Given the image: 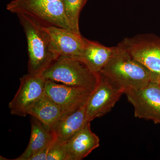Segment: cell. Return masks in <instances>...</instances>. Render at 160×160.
Wrapping results in <instances>:
<instances>
[{"instance_id":"cell-19","label":"cell","mask_w":160,"mask_h":160,"mask_svg":"<svg viewBox=\"0 0 160 160\" xmlns=\"http://www.w3.org/2000/svg\"><path fill=\"white\" fill-rule=\"evenodd\" d=\"M153 74V76H152V81H155L157 82L158 83L159 85L160 86V75L154 74Z\"/></svg>"},{"instance_id":"cell-6","label":"cell","mask_w":160,"mask_h":160,"mask_svg":"<svg viewBox=\"0 0 160 160\" xmlns=\"http://www.w3.org/2000/svg\"><path fill=\"white\" fill-rule=\"evenodd\" d=\"M97 86L86 104V118L91 122L111 111L124 93L122 88L102 73Z\"/></svg>"},{"instance_id":"cell-17","label":"cell","mask_w":160,"mask_h":160,"mask_svg":"<svg viewBox=\"0 0 160 160\" xmlns=\"http://www.w3.org/2000/svg\"><path fill=\"white\" fill-rule=\"evenodd\" d=\"M66 143L57 138L52 145L46 160H68Z\"/></svg>"},{"instance_id":"cell-8","label":"cell","mask_w":160,"mask_h":160,"mask_svg":"<svg viewBox=\"0 0 160 160\" xmlns=\"http://www.w3.org/2000/svg\"><path fill=\"white\" fill-rule=\"evenodd\" d=\"M46 79L43 74L28 73L20 78V85L9 103L12 115L25 117L32 106L45 94Z\"/></svg>"},{"instance_id":"cell-4","label":"cell","mask_w":160,"mask_h":160,"mask_svg":"<svg viewBox=\"0 0 160 160\" xmlns=\"http://www.w3.org/2000/svg\"><path fill=\"white\" fill-rule=\"evenodd\" d=\"M6 9L15 14L34 18L44 26H54L72 30L64 11L62 0H12Z\"/></svg>"},{"instance_id":"cell-5","label":"cell","mask_w":160,"mask_h":160,"mask_svg":"<svg viewBox=\"0 0 160 160\" xmlns=\"http://www.w3.org/2000/svg\"><path fill=\"white\" fill-rule=\"evenodd\" d=\"M152 74L160 75V38L152 34L126 38L118 45Z\"/></svg>"},{"instance_id":"cell-10","label":"cell","mask_w":160,"mask_h":160,"mask_svg":"<svg viewBox=\"0 0 160 160\" xmlns=\"http://www.w3.org/2000/svg\"><path fill=\"white\" fill-rule=\"evenodd\" d=\"M60 56L79 58L82 57L86 38L81 33L54 26H44Z\"/></svg>"},{"instance_id":"cell-2","label":"cell","mask_w":160,"mask_h":160,"mask_svg":"<svg viewBox=\"0 0 160 160\" xmlns=\"http://www.w3.org/2000/svg\"><path fill=\"white\" fill-rule=\"evenodd\" d=\"M116 48L114 55L100 73L122 88L124 93L143 88L152 81L151 72L124 49L118 46Z\"/></svg>"},{"instance_id":"cell-15","label":"cell","mask_w":160,"mask_h":160,"mask_svg":"<svg viewBox=\"0 0 160 160\" xmlns=\"http://www.w3.org/2000/svg\"><path fill=\"white\" fill-rule=\"evenodd\" d=\"M28 115L38 119L54 130L62 116V112L59 107L45 93L30 108Z\"/></svg>"},{"instance_id":"cell-18","label":"cell","mask_w":160,"mask_h":160,"mask_svg":"<svg viewBox=\"0 0 160 160\" xmlns=\"http://www.w3.org/2000/svg\"><path fill=\"white\" fill-rule=\"evenodd\" d=\"M52 144L36 152L32 155L28 160H46L48 153Z\"/></svg>"},{"instance_id":"cell-9","label":"cell","mask_w":160,"mask_h":160,"mask_svg":"<svg viewBox=\"0 0 160 160\" xmlns=\"http://www.w3.org/2000/svg\"><path fill=\"white\" fill-rule=\"evenodd\" d=\"M45 92L59 107L62 116L76 111L85 105L92 93L86 89L49 80H46Z\"/></svg>"},{"instance_id":"cell-12","label":"cell","mask_w":160,"mask_h":160,"mask_svg":"<svg viewBox=\"0 0 160 160\" xmlns=\"http://www.w3.org/2000/svg\"><path fill=\"white\" fill-rule=\"evenodd\" d=\"M31 132L29 144L26 150L14 160H28L29 158L57 139L53 129H51L38 119L32 117Z\"/></svg>"},{"instance_id":"cell-16","label":"cell","mask_w":160,"mask_h":160,"mask_svg":"<svg viewBox=\"0 0 160 160\" xmlns=\"http://www.w3.org/2000/svg\"><path fill=\"white\" fill-rule=\"evenodd\" d=\"M87 0H62L64 11L73 31L80 33L79 19L81 10Z\"/></svg>"},{"instance_id":"cell-7","label":"cell","mask_w":160,"mask_h":160,"mask_svg":"<svg viewBox=\"0 0 160 160\" xmlns=\"http://www.w3.org/2000/svg\"><path fill=\"white\" fill-rule=\"evenodd\" d=\"M124 94L134 108L136 118L160 124V86L158 83L152 80L145 87L127 90Z\"/></svg>"},{"instance_id":"cell-14","label":"cell","mask_w":160,"mask_h":160,"mask_svg":"<svg viewBox=\"0 0 160 160\" xmlns=\"http://www.w3.org/2000/svg\"><path fill=\"white\" fill-rule=\"evenodd\" d=\"M86 104L76 111L62 117L54 129L58 139L68 141L89 122L86 118Z\"/></svg>"},{"instance_id":"cell-3","label":"cell","mask_w":160,"mask_h":160,"mask_svg":"<svg viewBox=\"0 0 160 160\" xmlns=\"http://www.w3.org/2000/svg\"><path fill=\"white\" fill-rule=\"evenodd\" d=\"M46 80L93 91L100 74L92 70L79 58L60 56L43 73Z\"/></svg>"},{"instance_id":"cell-11","label":"cell","mask_w":160,"mask_h":160,"mask_svg":"<svg viewBox=\"0 0 160 160\" xmlns=\"http://www.w3.org/2000/svg\"><path fill=\"white\" fill-rule=\"evenodd\" d=\"M90 122L68 141L66 146L68 160H82L100 146V139L90 127Z\"/></svg>"},{"instance_id":"cell-1","label":"cell","mask_w":160,"mask_h":160,"mask_svg":"<svg viewBox=\"0 0 160 160\" xmlns=\"http://www.w3.org/2000/svg\"><path fill=\"white\" fill-rule=\"evenodd\" d=\"M23 27L28 47V73L43 74L60 55L44 26L37 20L23 13L17 14Z\"/></svg>"},{"instance_id":"cell-13","label":"cell","mask_w":160,"mask_h":160,"mask_svg":"<svg viewBox=\"0 0 160 160\" xmlns=\"http://www.w3.org/2000/svg\"><path fill=\"white\" fill-rule=\"evenodd\" d=\"M116 46L107 47L97 42L86 38L82 54L80 58L92 70L99 74L111 60L116 51Z\"/></svg>"}]
</instances>
